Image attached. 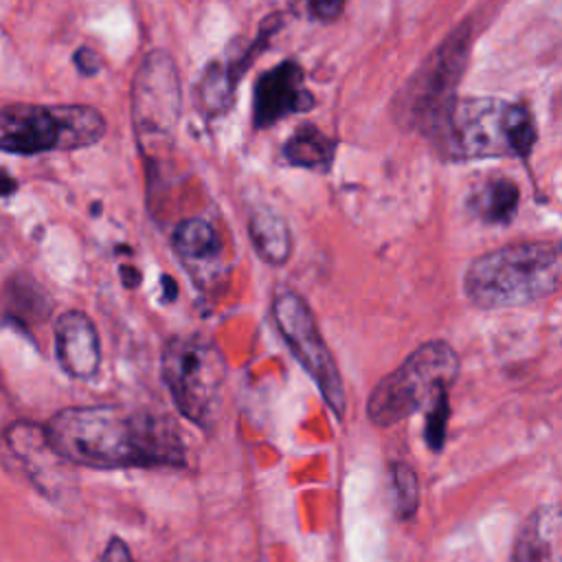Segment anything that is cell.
I'll return each mask as SVG.
<instances>
[{
	"label": "cell",
	"mask_w": 562,
	"mask_h": 562,
	"mask_svg": "<svg viewBox=\"0 0 562 562\" xmlns=\"http://www.w3.org/2000/svg\"><path fill=\"white\" fill-rule=\"evenodd\" d=\"M171 246L191 277V281L206 294L220 292L228 279V259L215 226L200 217L182 220L171 235Z\"/></svg>",
	"instance_id": "30bf717a"
},
{
	"label": "cell",
	"mask_w": 562,
	"mask_h": 562,
	"mask_svg": "<svg viewBox=\"0 0 562 562\" xmlns=\"http://www.w3.org/2000/svg\"><path fill=\"white\" fill-rule=\"evenodd\" d=\"M562 522L555 503L536 507L522 522L512 562H562Z\"/></svg>",
	"instance_id": "9a60e30c"
},
{
	"label": "cell",
	"mask_w": 562,
	"mask_h": 562,
	"mask_svg": "<svg viewBox=\"0 0 562 562\" xmlns=\"http://www.w3.org/2000/svg\"><path fill=\"white\" fill-rule=\"evenodd\" d=\"M72 61H75L77 70L81 75H86V77H92V75H97L101 70V57L92 48H88V46L77 48L75 55H72Z\"/></svg>",
	"instance_id": "603a6c76"
},
{
	"label": "cell",
	"mask_w": 562,
	"mask_h": 562,
	"mask_svg": "<svg viewBox=\"0 0 562 562\" xmlns=\"http://www.w3.org/2000/svg\"><path fill=\"white\" fill-rule=\"evenodd\" d=\"M15 189H18V182H15L9 173L0 171V195H9V193H13Z\"/></svg>",
	"instance_id": "484cf974"
},
{
	"label": "cell",
	"mask_w": 562,
	"mask_h": 562,
	"mask_svg": "<svg viewBox=\"0 0 562 562\" xmlns=\"http://www.w3.org/2000/svg\"><path fill=\"white\" fill-rule=\"evenodd\" d=\"M4 446L22 465L29 481L46 496L57 498L66 487V461L55 452L42 426L15 422L4 430Z\"/></svg>",
	"instance_id": "7c38bea8"
},
{
	"label": "cell",
	"mask_w": 562,
	"mask_h": 562,
	"mask_svg": "<svg viewBox=\"0 0 562 562\" xmlns=\"http://www.w3.org/2000/svg\"><path fill=\"white\" fill-rule=\"evenodd\" d=\"M44 432L66 463L92 470L184 463L180 430L162 413L125 411L112 404L68 406L48 419Z\"/></svg>",
	"instance_id": "6da1fadb"
},
{
	"label": "cell",
	"mask_w": 562,
	"mask_h": 562,
	"mask_svg": "<svg viewBox=\"0 0 562 562\" xmlns=\"http://www.w3.org/2000/svg\"><path fill=\"white\" fill-rule=\"evenodd\" d=\"M312 108L314 97L303 86V68L296 61H281L259 75L252 92L255 127H270Z\"/></svg>",
	"instance_id": "8fae6325"
},
{
	"label": "cell",
	"mask_w": 562,
	"mask_h": 562,
	"mask_svg": "<svg viewBox=\"0 0 562 562\" xmlns=\"http://www.w3.org/2000/svg\"><path fill=\"white\" fill-rule=\"evenodd\" d=\"M560 244L518 241L476 257L463 277V290L481 310L536 303L560 288Z\"/></svg>",
	"instance_id": "7a4b0ae2"
},
{
	"label": "cell",
	"mask_w": 562,
	"mask_h": 562,
	"mask_svg": "<svg viewBox=\"0 0 562 562\" xmlns=\"http://www.w3.org/2000/svg\"><path fill=\"white\" fill-rule=\"evenodd\" d=\"M105 134V121L90 105L13 103L0 110V149L33 156L53 149H81Z\"/></svg>",
	"instance_id": "8992f818"
},
{
	"label": "cell",
	"mask_w": 562,
	"mask_h": 562,
	"mask_svg": "<svg viewBox=\"0 0 562 562\" xmlns=\"http://www.w3.org/2000/svg\"><path fill=\"white\" fill-rule=\"evenodd\" d=\"M283 158L290 165L303 169L327 171L336 156V140L323 134L316 125L303 123L294 130V134L283 143Z\"/></svg>",
	"instance_id": "ac0fdd59"
},
{
	"label": "cell",
	"mask_w": 562,
	"mask_h": 562,
	"mask_svg": "<svg viewBox=\"0 0 562 562\" xmlns=\"http://www.w3.org/2000/svg\"><path fill=\"white\" fill-rule=\"evenodd\" d=\"M160 367L180 415L209 430L217 419L228 373L220 347L200 334L173 336L162 349Z\"/></svg>",
	"instance_id": "5b68a950"
},
{
	"label": "cell",
	"mask_w": 562,
	"mask_h": 562,
	"mask_svg": "<svg viewBox=\"0 0 562 562\" xmlns=\"http://www.w3.org/2000/svg\"><path fill=\"white\" fill-rule=\"evenodd\" d=\"M439 147L459 160L527 158L536 143V121L520 101L498 97L457 99L437 134Z\"/></svg>",
	"instance_id": "3957f363"
},
{
	"label": "cell",
	"mask_w": 562,
	"mask_h": 562,
	"mask_svg": "<svg viewBox=\"0 0 562 562\" xmlns=\"http://www.w3.org/2000/svg\"><path fill=\"white\" fill-rule=\"evenodd\" d=\"M307 9L314 20L331 22L342 13L345 0H307Z\"/></svg>",
	"instance_id": "7402d4cb"
},
{
	"label": "cell",
	"mask_w": 562,
	"mask_h": 562,
	"mask_svg": "<svg viewBox=\"0 0 562 562\" xmlns=\"http://www.w3.org/2000/svg\"><path fill=\"white\" fill-rule=\"evenodd\" d=\"M520 191L514 180L496 178L468 198V211L485 224H509L518 211Z\"/></svg>",
	"instance_id": "e0dca14e"
},
{
	"label": "cell",
	"mask_w": 562,
	"mask_h": 562,
	"mask_svg": "<svg viewBox=\"0 0 562 562\" xmlns=\"http://www.w3.org/2000/svg\"><path fill=\"white\" fill-rule=\"evenodd\" d=\"M162 285H165V301H173L178 296V285L173 283L171 277H162Z\"/></svg>",
	"instance_id": "4316f807"
},
{
	"label": "cell",
	"mask_w": 562,
	"mask_h": 562,
	"mask_svg": "<svg viewBox=\"0 0 562 562\" xmlns=\"http://www.w3.org/2000/svg\"><path fill=\"white\" fill-rule=\"evenodd\" d=\"M448 415H450L448 393H446V395H439V397L426 408V430H424V437H426L430 450H435V452H439V450L443 448Z\"/></svg>",
	"instance_id": "44dd1931"
},
{
	"label": "cell",
	"mask_w": 562,
	"mask_h": 562,
	"mask_svg": "<svg viewBox=\"0 0 562 562\" xmlns=\"http://www.w3.org/2000/svg\"><path fill=\"white\" fill-rule=\"evenodd\" d=\"M140 272L134 266H121V281L125 288H136L140 283Z\"/></svg>",
	"instance_id": "d4e9b609"
},
{
	"label": "cell",
	"mask_w": 562,
	"mask_h": 562,
	"mask_svg": "<svg viewBox=\"0 0 562 562\" xmlns=\"http://www.w3.org/2000/svg\"><path fill=\"white\" fill-rule=\"evenodd\" d=\"M393 490H395V507L400 518H411L419 507V481L415 470L408 463L395 461L391 463Z\"/></svg>",
	"instance_id": "ffe728a7"
},
{
	"label": "cell",
	"mask_w": 562,
	"mask_h": 562,
	"mask_svg": "<svg viewBox=\"0 0 562 562\" xmlns=\"http://www.w3.org/2000/svg\"><path fill=\"white\" fill-rule=\"evenodd\" d=\"M457 375V351L446 340L424 342L375 384L367 400V417L375 426H393L446 395Z\"/></svg>",
	"instance_id": "277c9868"
},
{
	"label": "cell",
	"mask_w": 562,
	"mask_h": 562,
	"mask_svg": "<svg viewBox=\"0 0 562 562\" xmlns=\"http://www.w3.org/2000/svg\"><path fill=\"white\" fill-rule=\"evenodd\" d=\"M180 79L165 50H151L132 83V121L138 138L171 136L180 116Z\"/></svg>",
	"instance_id": "9c48e42d"
},
{
	"label": "cell",
	"mask_w": 562,
	"mask_h": 562,
	"mask_svg": "<svg viewBox=\"0 0 562 562\" xmlns=\"http://www.w3.org/2000/svg\"><path fill=\"white\" fill-rule=\"evenodd\" d=\"M263 26V24H261ZM277 31V26L266 24L259 35L246 44L241 53H226L224 59H213L206 70L202 72V79L198 83V103L209 116H217L228 110L235 88L244 75V70L250 66V61L257 57L261 48H266L270 35Z\"/></svg>",
	"instance_id": "4fadbf2b"
},
{
	"label": "cell",
	"mask_w": 562,
	"mask_h": 562,
	"mask_svg": "<svg viewBox=\"0 0 562 562\" xmlns=\"http://www.w3.org/2000/svg\"><path fill=\"white\" fill-rule=\"evenodd\" d=\"M101 562H134L130 547L121 538H110V542L103 549Z\"/></svg>",
	"instance_id": "cb8c5ba5"
},
{
	"label": "cell",
	"mask_w": 562,
	"mask_h": 562,
	"mask_svg": "<svg viewBox=\"0 0 562 562\" xmlns=\"http://www.w3.org/2000/svg\"><path fill=\"white\" fill-rule=\"evenodd\" d=\"M7 296H9V318L29 323L46 318L50 312V303L46 301V294L40 285H35L31 279L15 277L7 283Z\"/></svg>",
	"instance_id": "d6986e66"
},
{
	"label": "cell",
	"mask_w": 562,
	"mask_h": 562,
	"mask_svg": "<svg viewBox=\"0 0 562 562\" xmlns=\"http://www.w3.org/2000/svg\"><path fill=\"white\" fill-rule=\"evenodd\" d=\"M55 353L59 367L77 380H90L101 367V342L94 323L79 310L55 321Z\"/></svg>",
	"instance_id": "5bb4252c"
},
{
	"label": "cell",
	"mask_w": 562,
	"mask_h": 562,
	"mask_svg": "<svg viewBox=\"0 0 562 562\" xmlns=\"http://www.w3.org/2000/svg\"><path fill=\"white\" fill-rule=\"evenodd\" d=\"M272 318L292 356L316 382L329 411L345 417V386L336 360L316 325L307 301L290 288H279L272 299Z\"/></svg>",
	"instance_id": "ba28073f"
},
{
	"label": "cell",
	"mask_w": 562,
	"mask_h": 562,
	"mask_svg": "<svg viewBox=\"0 0 562 562\" xmlns=\"http://www.w3.org/2000/svg\"><path fill=\"white\" fill-rule=\"evenodd\" d=\"M470 57V29H454L417 68L395 99V119L402 127L439 134L452 103L457 86Z\"/></svg>",
	"instance_id": "52a82bcc"
},
{
	"label": "cell",
	"mask_w": 562,
	"mask_h": 562,
	"mask_svg": "<svg viewBox=\"0 0 562 562\" xmlns=\"http://www.w3.org/2000/svg\"><path fill=\"white\" fill-rule=\"evenodd\" d=\"M248 233L257 255L270 266H283L292 257V233L281 213L261 204L248 215Z\"/></svg>",
	"instance_id": "2e32d148"
}]
</instances>
